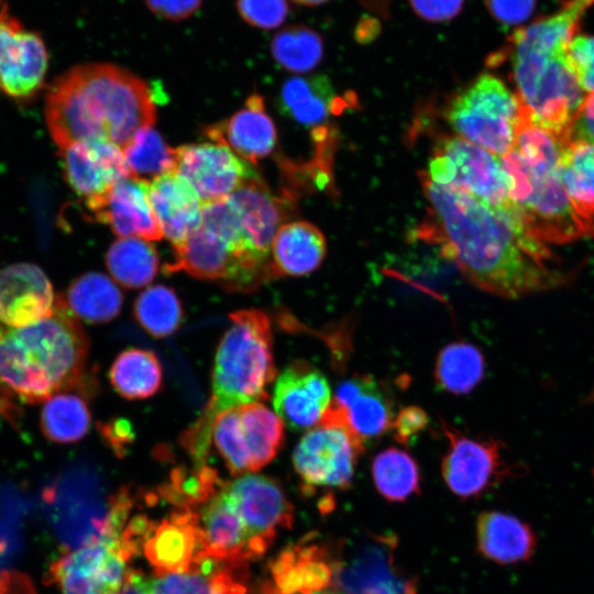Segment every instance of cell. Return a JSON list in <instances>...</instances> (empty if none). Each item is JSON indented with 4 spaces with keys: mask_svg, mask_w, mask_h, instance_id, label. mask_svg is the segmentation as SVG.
Here are the masks:
<instances>
[{
    "mask_svg": "<svg viewBox=\"0 0 594 594\" xmlns=\"http://www.w3.org/2000/svg\"><path fill=\"white\" fill-rule=\"evenodd\" d=\"M339 100L326 75H310L287 79L280 90V111L299 124L323 128Z\"/></svg>",
    "mask_w": 594,
    "mask_h": 594,
    "instance_id": "cell-31",
    "label": "cell"
},
{
    "mask_svg": "<svg viewBox=\"0 0 594 594\" xmlns=\"http://www.w3.org/2000/svg\"><path fill=\"white\" fill-rule=\"evenodd\" d=\"M132 498L123 492L109 501L103 525L92 538L54 561L50 579L61 594H117L127 563L143 546L128 524Z\"/></svg>",
    "mask_w": 594,
    "mask_h": 594,
    "instance_id": "cell-6",
    "label": "cell"
},
{
    "mask_svg": "<svg viewBox=\"0 0 594 594\" xmlns=\"http://www.w3.org/2000/svg\"><path fill=\"white\" fill-rule=\"evenodd\" d=\"M429 424L427 413L417 406L400 409L393 419L392 430L395 440L400 444H409Z\"/></svg>",
    "mask_w": 594,
    "mask_h": 594,
    "instance_id": "cell-45",
    "label": "cell"
},
{
    "mask_svg": "<svg viewBox=\"0 0 594 594\" xmlns=\"http://www.w3.org/2000/svg\"><path fill=\"white\" fill-rule=\"evenodd\" d=\"M364 446L330 403L321 420L302 436L293 452L301 491L308 496L321 493L320 507L328 512L334 494L350 488Z\"/></svg>",
    "mask_w": 594,
    "mask_h": 594,
    "instance_id": "cell-7",
    "label": "cell"
},
{
    "mask_svg": "<svg viewBox=\"0 0 594 594\" xmlns=\"http://www.w3.org/2000/svg\"><path fill=\"white\" fill-rule=\"evenodd\" d=\"M593 474H594V470H593Z\"/></svg>",
    "mask_w": 594,
    "mask_h": 594,
    "instance_id": "cell-54",
    "label": "cell"
},
{
    "mask_svg": "<svg viewBox=\"0 0 594 594\" xmlns=\"http://www.w3.org/2000/svg\"><path fill=\"white\" fill-rule=\"evenodd\" d=\"M485 4L496 21L514 25L530 16L536 0H485Z\"/></svg>",
    "mask_w": 594,
    "mask_h": 594,
    "instance_id": "cell-46",
    "label": "cell"
},
{
    "mask_svg": "<svg viewBox=\"0 0 594 594\" xmlns=\"http://www.w3.org/2000/svg\"><path fill=\"white\" fill-rule=\"evenodd\" d=\"M409 2L424 20L444 22L461 11L464 0H409Z\"/></svg>",
    "mask_w": 594,
    "mask_h": 594,
    "instance_id": "cell-47",
    "label": "cell"
},
{
    "mask_svg": "<svg viewBox=\"0 0 594 594\" xmlns=\"http://www.w3.org/2000/svg\"><path fill=\"white\" fill-rule=\"evenodd\" d=\"M89 340L57 296L53 312L21 328L0 322V396L32 405L63 391L91 392Z\"/></svg>",
    "mask_w": 594,
    "mask_h": 594,
    "instance_id": "cell-3",
    "label": "cell"
},
{
    "mask_svg": "<svg viewBox=\"0 0 594 594\" xmlns=\"http://www.w3.org/2000/svg\"><path fill=\"white\" fill-rule=\"evenodd\" d=\"M237 9L246 23L263 30L278 28L289 11L286 0H237Z\"/></svg>",
    "mask_w": 594,
    "mask_h": 594,
    "instance_id": "cell-44",
    "label": "cell"
},
{
    "mask_svg": "<svg viewBox=\"0 0 594 594\" xmlns=\"http://www.w3.org/2000/svg\"><path fill=\"white\" fill-rule=\"evenodd\" d=\"M63 298L79 320L94 324L113 320L123 305V294L117 284L99 272L77 277Z\"/></svg>",
    "mask_w": 594,
    "mask_h": 594,
    "instance_id": "cell-32",
    "label": "cell"
},
{
    "mask_svg": "<svg viewBox=\"0 0 594 594\" xmlns=\"http://www.w3.org/2000/svg\"><path fill=\"white\" fill-rule=\"evenodd\" d=\"M132 176L144 179L146 176H160L175 172L176 152L152 127L135 131L122 147Z\"/></svg>",
    "mask_w": 594,
    "mask_h": 594,
    "instance_id": "cell-41",
    "label": "cell"
},
{
    "mask_svg": "<svg viewBox=\"0 0 594 594\" xmlns=\"http://www.w3.org/2000/svg\"><path fill=\"white\" fill-rule=\"evenodd\" d=\"M224 490L251 536L266 551L278 529L289 528L293 506L280 485L262 474L240 475L224 482Z\"/></svg>",
    "mask_w": 594,
    "mask_h": 594,
    "instance_id": "cell-15",
    "label": "cell"
},
{
    "mask_svg": "<svg viewBox=\"0 0 594 594\" xmlns=\"http://www.w3.org/2000/svg\"><path fill=\"white\" fill-rule=\"evenodd\" d=\"M147 8L157 16L179 21L193 15L202 0H144Z\"/></svg>",
    "mask_w": 594,
    "mask_h": 594,
    "instance_id": "cell-48",
    "label": "cell"
},
{
    "mask_svg": "<svg viewBox=\"0 0 594 594\" xmlns=\"http://www.w3.org/2000/svg\"><path fill=\"white\" fill-rule=\"evenodd\" d=\"M373 483L387 502L402 503L420 493V468L413 455L397 448H386L374 455Z\"/></svg>",
    "mask_w": 594,
    "mask_h": 594,
    "instance_id": "cell-36",
    "label": "cell"
},
{
    "mask_svg": "<svg viewBox=\"0 0 594 594\" xmlns=\"http://www.w3.org/2000/svg\"><path fill=\"white\" fill-rule=\"evenodd\" d=\"M155 117L148 85L110 64L73 67L46 92V124L59 148L88 139H106L122 148L135 131L151 127Z\"/></svg>",
    "mask_w": 594,
    "mask_h": 594,
    "instance_id": "cell-2",
    "label": "cell"
},
{
    "mask_svg": "<svg viewBox=\"0 0 594 594\" xmlns=\"http://www.w3.org/2000/svg\"><path fill=\"white\" fill-rule=\"evenodd\" d=\"M147 196L162 234L173 248L200 227L202 202L189 183L176 172L154 177L148 183Z\"/></svg>",
    "mask_w": 594,
    "mask_h": 594,
    "instance_id": "cell-24",
    "label": "cell"
},
{
    "mask_svg": "<svg viewBox=\"0 0 594 594\" xmlns=\"http://www.w3.org/2000/svg\"><path fill=\"white\" fill-rule=\"evenodd\" d=\"M559 169L582 234L594 235V143L570 141Z\"/></svg>",
    "mask_w": 594,
    "mask_h": 594,
    "instance_id": "cell-30",
    "label": "cell"
},
{
    "mask_svg": "<svg viewBox=\"0 0 594 594\" xmlns=\"http://www.w3.org/2000/svg\"><path fill=\"white\" fill-rule=\"evenodd\" d=\"M158 263L155 246L138 237L116 240L106 254V265L112 278L128 289L150 284L158 272Z\"/></svg>",
    "mask_w": 594,
    "mask_h": 594,
    "instance_id": "cell-35",
    "label": "cell"
},
{
    "mask_svg": "<svg viewBox=\"0 0 594 594\" xmlns=\"http://www.w3.org/2000/svg\"><path fill=\"white\" fill-rule=\"evenodd\" d=\"M143 548L156 574L188 570L200 558L195 512L180 508L157 527L152 525Z\"/></svg>",
    "mask_w": 594,
    "mask_h": 594,
    "instance_id": "cell-25",
    "label": "cell"
},
{
    "mask_svg": "<svg viewBox=\"0 0 594 594\" xmlns=\"http://www.w3.org/2000/svg\"><path fill=\"white\" fill-rule=\"evenodd\" d=\"M151 586L152 594H250L246 563L208 558L186 571L156 574Z\"/></svg>",
    "mask_w": 594,
    "mask_h": 594,
    "instance_id": "cell-27",
    "label": "cell"
},
{
    "mask_svg": "<svg viewBox=\"0 0 594 594\" xmlns=\"http://www.w3.org/2000/svg\"><path fill=\"white\" fill-rule=\"evenodd\" d=\"M114 391L129 400L156 394L163 383V370L156 354L146 349L129 348L120 352L109 370Z\"/></svg>",
    "mask_w": 594,
    "mask_h": 594,
    "instance_id": "cell-34",
    "label": "cell"
},
{
    "mask_svg": "<svg viewBox=\"0 0 594 594\" xmlns=\"http://www.w3.org/2000/svg\"><path fill=\"white\" fill-rule=\"evenodd\" d=\"M566 61L583 92L594 94V36L575 34L568 45Z\"/></svg>",
    "mask_w": 594,
    "mask_h": 594,
    "instance_id": "cell-43",
    "label": "cell"
},
{
    "mask_svg": "<svg viewBox=\"0 0 594 594\" xmlns=\"http://www.w3.org/2000/svg\"><path fill=\"white\" fill-rule=\"evenodd\" d=\"M148 182L130 176L117 182L105 195L86 201L91 216L120 235L158 241L162 231L151 208Z\"/></svg>",
    "mask_w": 594,
    "mask_h": 594,
    "instance_id": "cell-19",
    "label": "cell"
},
{
    "mask_svg": "<svg viewBox=\"0 0 594 594\" xmlns=\"http://www.w3.org/2000/svg\"><path fill=\"white\" fill-rule=\"evenodd\" d=\"M521 112L516 94L497 76L483 74L451 99L446 119L458 136L503 156L514 144Z\"/></svg>",
    "mask_w": 594,
    "mask_h": 594,
    "instance_id": "cell-9",
    "label": "cell"
},
{
    "mask_svg": "<svg viewBox=\"0 0 594 594\" xmlns=\"http://www.w3.org/2000/svg\"><path fill=\"white\" fill-rule=\"evenodd\" d=\"M66 183L86 201L105 195L119 180L132 176L122 148L106 139H88L61 148Z\"/></svg>",
    "mask_w": 594,
    "mask_h": 594,
    "instance_id": "cell-16",
    "label": "cell"
},
{
    "mask_svg": "<svg viewBox=\"0 0 594 594\" xmlns=\"http://www.w3.org/2000/svg\"><path fill=\"white\" fill-rule=\"evenodd\" d=\"M331 403L326 376L310 363L297 360L277 377L273 405L284 425L295 431L316 426Z\"/></svg>",
    "mask_w": 594,
    "mask_h": 594,
    "instance_id": "cell-17",
    "label": "cell"
},
{
    "mask_svg": "<svg viewBox=\"0 0 594 594\" xmlns=\"http://www.w3.org/2000/svg\"><path fill=\"white\" fill-rule=\"evenodd\" d=\"M228 199L238 212L251 250L262 260L270 261L272 240L283 222L292 217L295 199L283 193L275 196L258 174L243 183Z\"/></svg>",
    "mask_w": 594,
    "mask_h": 594,
    "instance_id": "cell-20",
    "label": "cell"
},
{
    "mask_svg": "<svg viewBox=\"0 0 594 594\" xmlns=\"http://www.w3.org/2000/svg\"><path fill=\"white\" fill-rule=\"evenodd\" d=\"M433 374L440 389L454 395L469 394L484 378V355L469 342H451L440 350Z\"/></svg>",
    "mask_w": 594,
    "mask_h": 594,
    "instance_id": "cell-37",
    "label": "cell"
},
{
    "mask_svg": "<svg viewBox=\"0 0 594 594\" xmlns=\"http://www.w3.org/2000/svg\"><path fill=\"white\" fill-rule=\"evenodd\" d=\"M84 395L76 389L63 391L43 403L40 429L47 440L69 444L78 442L88 433L91 414Z\"/></svg>",
    "mask_w": 594,
    "mask_h": 594,
    "instance_id": "cell-33",
    "label": "cell"
},
{
    "mask_svg": "<svg viewBox=\"0 0 594 594\" xmlns=\"http://www.w3.org/2000/svg\"><path fill=\"white\" fill-rule=\"evenodd\" d=\"M175 172L185 178L202 204L229 197L256 170L228 146L211 142L175 148Z\"/></svg>",
    "mask_w": 594,
    "mask_h": 594,
    "instance_id": "cell-14",
    "label": "cell"
},
{
    "mask_svg": "<svg viewBox=\"0 0 594 594\" xmlns=\"http://www.w3.org/2000/svg\"><path fill=\"white\" fill-rule=\"evenodd\" d=\"M117 594H152L151 580L139 570L128 569Z\"/></svg>",
    "mask_w": 594,
    "mask_h": 594,
    "instance_id": "cell-51",
    "label": "cell"
},
{
    "mask_svg": "<svg viewBox=\"0 0 594 594\" xmlns=\"http://www.w3.org/2000/svg\"><path fill=\"white\" fill-rule=\"evenodd\" d=\"M498 157L508 178V200L538 239L564 243L583 235L559 165L528 164L512 150Z\"/></svg>",
    "mask_w": 594,
    "mask_h": 594,
    "instance_id": "cell-8",
    "label": "cell"
},
{
    "mask_svg": "<svg viewBox=\"0 0 594 594\" xmlns=\"http://www.w3.org/2000/svg\"><path fill=\"white\" fill-rule=\"evenodd\" d=\"M337 557L324 546L304 541L280 553L272 565L278 594L308 593L332 585Z\"/></svg>",
    "mask_w": 594,
    "mask_h": 594,
    "instance_id": "cell-26",
    "label": "cell"
},
{
    "mask_svg": "<svg viewBox=\"0 0 594 594\" xmlns=\"http://www.w3.org/2000/svg\"><path fill=\"white\" fill-rule=\"evenodd\" d=\"M537 539L531 527L514 515L486 510L476 520V549L498 564H515L530 559Z\"/></svg>",
    "mask_w": 594,
    "mask_h": 594,
    "instance_id": "cell-28",
    "label": "cell"
},
{
    "mask_svg": "<svg viewBox=\"0 0 594 594\" xmlns=\"http://www.w3.org/2000/svg\"><path fill=\"white\" fill-rule=\"evenodd\" d=\"M238 409L253 472L258 471L282 449L285 440L284 422L276 413L258 402L239 406Z\"/></svg>",
    "mask_w": 594,
    "mask_h": 594,
    "instance_id": "cell-38",
    "label": "cell"
},
{
    "mask_svg": "<svg viewBox=\"0 0 594 594\" xmlns=\"http://www.w3.org/2000/svg\"><path fill=\"white\" fill-rule=\"evenodd\" d=\"M270 261L271 277L304 276L320 266L326 255L322 232L307 221L285 223L276 231Z\"/></svg>",
    "mask_w": 594,
    "mask_h": 594,
    "instance_id": "cell-29",
    "label": "cell"
},
{
    "mask_svg": "<svg viewBox=\"0 0 594 594\" xmlns=\"http://www.w3.org/2000/svg\"><path fill=\"white\" fill-rule=\"evenodd\" d=\"M231 326L216 351L211 395L201 416L179 438L195 464L207 463L215 417L230 408L267 399L276 377L268 317L258 309L230 314Z\"/></svg>",
    "mask_w": 594,
    "mask_h": 594,
    "instance_id": "cell-4",
    "label": "cell"
},
{
    "mask_svg": "<svg viewBox=\"0 0 594 594\" xmlns=\"http://www.w3.org/2000/svg\"><path fill=\"white\" fill-rule=\"evenodd\" d=\"M133 317L152 337L166 338L184 322V308L176 292L165 285L143 290L134 301Z\"/></svg>",
    "mask_w": 594,
    "mask_h": 594,
    "instance_id": "cell-39",
    "label": "cell"
},
{
    "mask_svg": "<svg viewBox=\"0 0 594 594\" xmlns=\"http://www.w3.org/2000/svg\"><path fill=\"white\" fill-rule=\"evenodd\" d=\"M395 550L394 536H372L346 559L337 557L331 586L341 594H417V582L397 565Z\"/></svg>",
    "mask_w": 594,
    "mask_h": 594,
    "instance_id": "cell-12",
    "label": "cell"
},
{
    "mask_svg": "<svg viewBox=\"0 0 594 594\" xmlns=\"http://www.w3.org/2000/svg\"><path fill=\"white\" fill-rule=\"evenodd\" d=\"M570 140L594 143V94L585 96L572 122Z\"/></svg>",
    "mask_w": 594,
    "mask_h": 594,
    "instance_id": "cell-50",
    "label": "cell"
},
{
    "mask_svg": "<svg viewBox=\"0 0 594 594\" xmlns=\"http://www.w3.org/2000/svg\"><path fill=\"white\" fill-rule=\"evenodd\" d=\"M271 51L274 59L286 70L307 73L321 62L323 42L315 30L294 24L273 36Z\"/></svg>",
    "mask_w": 594,
    "mask_h": 594,
    "instance_id": "cell-40",
    "label": "cell"
},
{
    "mask_svg": "<svg viewBox=\"0 0 594 594\" xmlns=\"http://www.w3.org/2000/svg\"><path fill=\"white\" fill-rule=\"evenodd\" d=\"M441 429L448 444L441 475L457 497H481L512 474L501 441L470 437L446 421Z\"/></svg>",
    "mask_w": 594,
    "mask_h": 594,
    "instance_id": "cell-11",
    "label": "cell"
},
{
    "mask_svg": "<svg viewBox=\"0 0 594 594\" xmlns=\"http://www.w3.org/2000/svg\"><path fill=\"white\" fill-rule=\"evenodd\" d=\"M211 438L232 475H244L253 472L238 407L226 409L215 417Z\"/></svg>",
    "mask_w": 594,
    "mask_h": 594,
    "instance_id": "cell-42",
    "label": "cell"
},
{
    "mask_svg": "<svg viewBox=\"0 0 594 594\" xmlns=\"http://www.w3.org/2000/svg\"><path fill=\"white\" fill-rule=\"evenodd\" d=\"M429 204L421 235L441 244L477 288L508 299L562 286L568 278L547 243L525 224L509 202L492 208L468 193L420 174Z\"/></svg>",
    "mask_w": 594,
    "mask_h": 594,
    "instance_id": "cell-1",
    "label": "cell"
},
{
    "mask_svg": "<svg viewBox=\"0 0 594 594\" xmlns=\"http://www.w3.org/2000/svg\"><path fill=\"white\" fill-rule=\"evenodd\" d=\"M427 177L459 188L492 208L508 200V178L499 157L462 138H443L429 161Z\"/></svg>",
    "mask_w": 594,
    "mask_h": 594,
    "instance_id": "cell-10",
    "label": "cell"
},
{
    "mask_svg": "<svg viewBox=\"0 0 594 594\" xmlns=\"http://www.w3.org/2000/svg\"><path fill=\"white\" fill-rule=\"evenodd\" d=\"M48 54L38 32L24 28L7 4L0 10V92L25 102L43 88Z\"/></svg>",
    "mask_w": 594,
    "mask_h": 594,
    "instance_id": "cell-13",
    "label": "cell"
},
{
    "mask_svg": "<svg viewBox=\"0 0 594 594\" xmlns=\"http://www.w3.org/2000/svg\"><path fill=\"white\" fill-rule=\"evenodd\" d=\"M173 251L174 262L164 266L167 272L184 271L199 279L218 280L231 290L260 284L234 251L201 226Z\"/></svg>",
    "mask_w": 594,
    "mask_h": 594,
    "instance_id": "cell-18",
    "label": "cell"
},
{
    "mask_svg": "<svg viewBox=\"0 0 594 594\" xmlns=\"http://www.w3.org/2000/svg\"><path fill=\"white\" fill-rule=\"evenodd\" d=\"M53 285L32 263H14L0 270V322L21 328L48 317L55 306Z\"/></svg>",
    "mask_w": 594,
    "mask_h": 594,
    "instance_id": "cell-21",
    "label": "cell"
},
{
    "mask_svg": "<svg viewBox=\"0 0 594 594\" xmlns=\"http://www.w3.org/2000/svg\"><path fill=\"white\" fill-rule=\"evenodd\" d=\"M205 134L252 164L268 156L277 140L275 124L258 94L251 95L228 120L208 127Z\"/></svg>",
    "mask_w": 594,
    "mask_h": 594,
    "instance_id": "cell-23",
    "label": "cell"
},
{
    "mask_svg": "<svg viewBox=\"0 0 594 594\" xmlns=\"http://www.w3.org/2000/svg\"><path fill=\"white\" fill-rule=\"evenodd\" d=\"M570 41L562 28L544 16L514 32L505 50L492 57H508L526 117L566 140L586 96L566 61Z\"/></svg>",
    "mask_w": 594,
    "mask_h": 594,
    "instance_id": "cell-5",
    "label": "cell"
},
{
    "mask_svg": "<svg viewBox=\"0 0 594 594\" xmlns=\"http://www.w3.org/2000/svg\"><path fill=\"white\" fill-rule=\"evenodd\" d=\"M331 405L364 443L391 430L395 417L389 393L370 374H355L340 383Z\"/></svg>",
    "mask_w": 594,
    "mask_h": 594,
    "instance_id": "cell-22",
    "label": "cell"
},
{
    "mask_svg": "<svg viewBox=\"0 0 594 594\" xmlns=\"http://www.w3.org/2000/svg\"><path fill=\"white\" fill-rule=\"evenodd\" d=\"M275 593L278 594L276 591H275ZM299 594H341V593L338 590H336L334 587L329 586V587H326V588H321V590H317V591H312V592H308V593H299Z\"/></svg>",
    "mask_w": 594,
    "mask_h": 594,
    "instance_id": "cell-52",
    "label": "cell"
},
{
    "mask_svg": "<svg viewBox=\"0 0 594 594\" xmlns=\"http://www.w3.org/2000/svg\"><path fill=\"white\" fill-rule=\"evenodd\" d=\"M294 2H297V3H300V4H304V6H309V7H314V6H319V4H322L329 0H293Z\"/></svg>",
    "mask_w": 594,
    "mask_h": 594,
    "instance_id": "cell-53",
    "label": "cell"
},
{
    "mask_svg": "<svg viewBox=\"0 0 594 594\" xmlns=\"http://www.w3.org/2000/svg\"><path fill=\"white\" fill-rule=\"evenodd\" d=\"M99 431L106 444L119 457L125 452V447L133 440V431L130 424L121 418L111 419L99 424Z\"/></svg>",
    "mask_w": 594,
    "mask_h": 594,
    "instance_id": "cell-49",
    "label": "cell"
}]
</instances>
